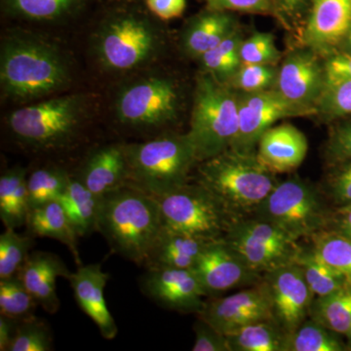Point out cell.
<instances>
[{"label": "cell", "mask_w": 351, "mask_h": 351, "mask_svg": "<svg viewBox=\"0 0 351 351\" xmlns=\"http://www.w3.org/2000/svg\"><path fill=\"white\" fill-rule=\"evenodd\" d=\"M71 66L63 51L40 36L13 32L0 47L2 95L17 103L40 100L71 82Z\"/></svg>", "instance_id": "6da1fadb"}, {"label": "cell", "mask_w": 351, "mask_h": 351, "mask_svg": "<svg viewBox=\"0 0 351 351\" xmlns=\"http://www.w3.org/2000/svg\"><path fill=\"white\" fill-rule=\"evenodd\" d=\"M163 228L158 202L145 191L124 186L101 197L97 230L131 262L147 265Z\"/></svg>", "instance_id": "7a4b0ae2"}, {"label": "cell", "mask_w": 351, "mask_h": 351, "mask_svg": "<svg viewBox=\"0 0 351 351\" xmlns=\"http://www.w3.org/2000/svg\"><path fill=\"white\" fill-rule=\"evenodd\" d=\"M197 182L240 217L255 213L277 184L274 173L255 154L228 149L198 163Z\"/></svg>", "instance_id": "3957f363"}, {"label": "cell", "mask_w": 351, "mask_h": 351, "mask_svg": "<svg viewBox=\"0 0 351 351\" xmlns=\"http://www.w3.org/2000/svg\"><path fill=\"white\" fill-rule=\"evenodd\" d=\"M88 101L82 94L52 97L23 106L7 119L11 135L34 152H57L75 142L86 119Z\"/></svg>", "instance_id": "277c9868"}, {"label": "cell", "mask_w": 351, "mask_h": 351, "mask_svg": "<svg viewBox=\"0 0 351 351\" xmlns=\"http://www.w3.org/2000/svg\"><path fill=\"white\" fill-rule=\"evenodd\" d=\"M127 184L152 196L162 195L188 182L198 164L188 134H165L144 143L124 145Z\"/></svg>", "instance_id": "5b68a950"}, {"label": "cell", "mask_w": 351, "mask_h": 351, "mask_svg": "<svg viewBox=\"0 0 351 351\" xmlns=\"http://www.w3.org/2000/svg\"><path fill=\"white\" fill-rule=\"evenodd\" d=\"M239 92L207 71L195 80L188 136L198 163L230 149L239 125Z\"/></svg>", "instance_id": "8992f818"}, {"label": "cell", "mask_w": 351, "mask_h": 351, "mask_svg": "<svg viewBox=\"0 0 351 351\" xmlns=\"http://www.w3.org/2000/svg\"><path fill=\"white\" fill-rule=\"evenodd\" d=\"M160 29L144 14L119 11L101 22L94 39L99 63L112 73H129L144 68L160 55Z\"/></svg>", "instance_id": "52a82bcc"}, {"label": "cell", "mask_w": 351, "mask_h": 351, "mask_svg": "<svg viewBox=\"0 0 351 351\" xmlns=\"http://www.w3.org/2000/svg\"><path fill=\"white\" fill-rule=\"evenodd\" d=\"M154 197L160 208L164 228L208 241L223 240L242 218L198 182H186Z\"/></svg>", "instance_id": "ba28073f"}, {"label": "cell", "mask_w": 351, "mask_h": 351, "mask_svg": "<svg viewBox=\"0 0 351 351\" xmlns=\"http://www.w3.org/2000/svg\"><path fill=\"white\" fill-rule=\"evenodd\" d=\"M255 213L295 240L311 239L330 223L317 189L298 177L277 182Z\"/></svg>", "instance_id": "9c48e42d"}, {"label": "cell", "mask_w": 351, "mask_h": 351, "mask_svg": "<svg viewBox=\"0 0 351 351\" xmlns=\"http://www.w3.org/2000/svg\"><path fill=\"white\" fill-rule=\"evenodd\" d=\"M181 94L172 78L147 75L126 83L115 99V114L120 123L135 128H157L175 121L179 115Z\"/></svg>", "instance_id": "30bf717a"}, {"label": "cell", "mask_w": 351, "mask_h": 351, "mask_svg": "<svg viewBox=\"0 0 351 351\" xmlns=\"http://www.w3.org/2000/svg\"><path fill=\"white\" fill-rule=\"evenodd\" d=\"M223 240L260 276L294 263L302 250L282 228L258 217L239 219Z\"/></svg>", "instance_id": "8fae6325"}, {"label": "cell", "mask_w": 351, "mask_h": 351, "mask_svg": "<svg viewBox=\"0 0 351 351\" xmlns=\"http://www.w3.org/2000/svg\"><path fill=\"white\" fill-rule=\"evenodd\" d=\"M239 132L230 149L243 154L257 152L260 138L279 120L311 117L286 101L274 88L252 93L239 92Z\"/></svg>", "instance_id": "7c38bea8"}, {"label": "cell", "mask_w": 351, "mask_h": 351, "mask_svg": "<svg viewBox=\"0 0 351 351\" xmlns=\"http://www.w3.org/2000/svg\"><path fill=\"white\" fill-rule=\"evenodd\" d=\"M326 83L324 60L315 51L302 46L284 58L278 68L274 89L311 117L317 115L318 101Z\"/></svg>", "instance_id": "4fadbf2b"}, {"label": "cell", "mask_w": 351, "mask_h": 351, "mask_svg": "<svg viewBox=\"0 0 351 351\" xmlns=\"http://www.w3.org/2000/svg\"><path fill=\"white\" fill-rule=\"evenodd\" d=\"M223 335L263 320H274L269 286L265 279L235 294L206 302L199 314Z\"/></svg>", "instance_id": "5bb4252c"}, {"label": "cell", "mask_w": 351, "mask_h": 351, "mask_svg": "<svg viewBox=\"0 0 351 351\" xmlns=\"http://www.w3.org/2000/svg\"><path fill=\"white\" fill-rule=\"evenodd\" d=\"M263 279L269 286L274 322L290 334L308 318L315 295L295 263L272 270Z\"/></svg>", "instance_id": "9a60e30c"}, {"label": "cell", "mask_w": 351, "mask_h": 351, "mask_svg": "<svg viewBox=\"0 0 351 351\" xmlns=\"http://www.w3.org/2000/svg\"><path fill=\"white\" fill-rule=\"evenodd\" d=\"M141 287L158 306L180 313L199 314L206 304V292L193 269L147 267Z\"/></svg>", "instance_id": "2e32d148"}, {"label": "cell", "mask_w": 351, "mask_h": 351, "mask_svg": "<svg viewBox=\"0 0 351 351\" xmlns=\"http://www.w3.org/2000/svg\"><path fill=\"white\" fill-rule=\"evenodd\" d=\"M207 295L260 282V274L249 269L225 240L212 241L201 252L193 267Z\"/></svg>", "instance_id": "e0dca14e"}, {"label": "cell", "mask_w": 351, "mask_h": 351, "mask_svg": "<svg viewBox=\"0 0 351 351\" xmlns=\"http://www.w3.org/2000/svg\"><path fill=\"white\" fill-rule=\"evenodd\" d=\"M351 29V0H313L302 45L324 57L338 50Z\"/></svg>", "instance_id": "ac0fdd59"}, {"label": "cell", "mask_w": 351, "mask_h": 351, "mask_svg": "<svg viewBox=\"0 0 351 351\" xmlns=\"http://www.w3.org/2000/svg\"><path fill=\"white\" fill-rule=\"evenodd\" d=\"M108 277V274L101 269V263H92L80 265L75 272H71L69 281L83 313L93 320L104 338L113 339L119 332V328L105 299Z\"/></svg>", "instance_id": "d6986e66"}, {"label": "cell", "mask_w": 351, "mask_h": 351, "mask_svg": "<svg viewBox=\"0 0 351 351\" xmlns=\"http://www.w3.org/2000/svg\"><path fill=\"white\" fill-rule=\"evenodd\" d=\"M308 151L306 137L290 123L272 126L258 141L257 156L274 174L297 169Z\"/></svg>", "instance_id": "ffe728a7"}, {"label": "cell", "mask_w": 351, "mask_h": 351, "mask_svg": "<svg viewBox=\"0 0 351 351\" xmlns=\"http://www.w3.org/2000/svg\"><path fill=\"white\" fill-rule=\"evenodd\" d=\"M71 274L66 265L57 255L36 251L29 254L17 276L36 298L39 306L48 313H55L60 308L57 278L64 277L69 279Z\"/></svg>", "instance_id": "44dd1931"}, {"label": "cell", "mask_w": 351, "mask_h": 351, "mask_svg": "<svg viewBox=\"0 0 351 351\" xmlns=\"http://www.w3.org/2000/svg\"><path fill=\"white\" fill-rule=\"evenodd\" d=\"M77 178L98 197L126 186L124 145H108L95 149L87 157Z\"/></svg>", "instance_id": "7402d4cb"}, {"label": "cell", "mask_w": 351, "mask_h": 351, "mask_svg": "<svg viewBox=\"0 0 351 351\" xmlns=\"http://www.w3.org/2000/svg\"><path fill=\"white\" fill-rule=\"evenodd\" d=\"M239 29L237 19L226 11L207 8L184 25L181 36L182 49L193 59H199Z\"/></svg>", "instance_id": "603a6c76"}, {"label": "cell", "mask_w": 351, "mask_h": 351, "mask_svg": "<svg viewBox=\"0 0 351 351\" xmlns=\"http://www.w3.org/2000/svg\"><path fill=\"white\" fill-rule=\"evenodd\" d=\"M210 242L163 228L145 267L193 269L201 252Z\"/></svg>", "instance_id": "cb8c5ba5"}, {"label": "cell", "mask_w": 351, "mask_h": 351, "mask_svg": "<svg viewBox=\"0 0 351 351\" xmlns=\"http://www.w3.org/2000/svg\"><path fill=\"white\" fill-rule=\"evenodd\" d=\"M29 234L49 237L61 242L69 249L78 265H82L77 249L78 235L59 200L34 208L25 221Z\"/></svg>", "instance_id": "d4e9b609"}, {"label": "cell", "mask_w": 351, "mask_h": 351, "mask_svg": "<svg viewBox=\"0 0 351 351\" xmlns=\"http://www.w3.org/2000/svg\"><path fill=\"white\" fill-rule=\"evenodd\" d=\"M100 200L101 197L94 195L77 177H69L59 201L78 237H86L97 230Z\"/></svg>", "instance_id": "484cf974"}, {"label": "cell", "mask_w": 351, "mask_h": 351, "mask_svg": "<svg viewBox=\"0 0 351 351\" xmlns=\"http://www.w3.org/2000/svg\"><path fill=\"white\" fill-rule=\"evenodd\" d=\"M27 171L15 167L0 177V219L5 228L25 225L29 212Z\"/></svg>", "instance_id": "4316f807"}, {"label": "cell", "mask_w": 351, "mask_h": 351, "mask_svg": "<svg viewBox=\"0 0 351 351\" xmlns=\"http://www.w3.org/2000/svg\"><path fill=\"white\" fill-rule=\"evenodd\" d=\"M87 0H1L7 15L32 22H57L82 10Z\"/></svg>", "instance_id": "83f0119b"}, {"label": "cell", "mask_w": 351, "mask_h": 351, "mask_svg": "<svg viewBox=\"0 0 351 351\" xmlns=\"http://www.w3.org/2000/svg\"><path fill=\"white\" fill-rule=\"evenodd\" d=\"M309 317L339 335L351 327V285L346 284L330 294L314 298Z\"/></svg>", "instance_id": "f1b7e54d"}, {"label": "cell", "mask_w": 351, "mask_h": 351, "mask_svg": "<svg viewBox=\"0 0 351 351\" xmlns=\"http://www.w3.org/2000/svg\"><path fill=\"white\" fill-rule=\"evenodd\" d=\"M286 335L274 320H263L226 336L232 351H285Z\"/></svg>", "instance_id": "f546056e"}, {"label": "cell", "mask_w": 351, "mask_h": 351, "mask_svg": "<svg viewBox=\"0 0 351 351\" xmlns=\"http://www.w3.org/2000/svg\"><path fill=\"white\" fill-rule=\"evenodd\" d=\"M244 38L239 29L199 58L201 71L228 82L241 66L240 48Z\"/></svg>", "instance_id": "4dcf8cb0"}, {"label": "cell", "mask_w": 351, "mask_h": 351, "mask_svg": "<svg viewBox=\"0 0 351 351\" xmlns=\"http://www.w3.org/2000/svg\"><path fill=\"white\" fill-rule=\"evenodd\" d=\"M339 334L327 329L311 317L295 331L286 335L285 351H343L348 346Z\"/></svg>", "instance_id": "1f68e13d"}, {"label": "cell", "mask_w": 351, "mask_h": 351, "mask_svg": "<svg viewBox=\"0 0 351 351\" xmlns=\"http://www.w3.org/2000/svg\"><path fill=\"white\" fill-rule=\"evenodd\" d=\"M295 263L301 267L304 278L315 297L330 294L348 284L338 270L318 257L311 248L307 250L302 248Z\"/></svg>", "instance_id": "d6a6232c"}, {"label": "cell", "mask_w": 351, "mask_h": 351, "mask_svg": "<svg viewBox=\"0 0 351 351\" xmlns=\"http://www.w3.org/2000/svg\"><path fill=\"white\" fill-rule=\"evenodd\" d=\"M311 239L314 253L338 270L351 285V239L332 230H323Z\"/></svg>", "instance_id": "836d02e7"}, {"label": "cell", "mask_w": 351, "mask_h": 351, "mask_svg": "<svg viewBox=\"0 0 351 351\" xmlns=\"http://www.w3.org/2000/svg\"><path fill=\"white\" fill-rule=\"evenodd\" d=\"M71 175L57 167H43L27 176L29 211L34 208L59 200Z\"/></svg>", "instance_id": "e575fe53"}, {"label": "cell", "mask_w": 351, "mask_h": 351, "mask_svg": "<svg viewBox=\"0 0 351 351\" xmlns=\"http://www.w3.org/2000/svg\"><path fill=\"white\" fill-rule=\"evenodd\" d=\"M38 302L18 276L0 279V314L14 320L34 316Z\"/></svg>", "instance_id": "d590c367"}, {"label": "cell", "mask_w": 351, "mask_h": 351, "mask_svg": "<svg viewBox=\"0 0 351 351\" xmlns=\"http://www.w3.org/2000/svg\"><path fill=\"white\" fill-rule=\"evenodd\" d=\"M31 234H20L14 228H5L0 235V279L17 276L34 245Z\"/></svg>", "instance_id": "8d00e7d4"}, {"label": "cell", "mask_w": 351, "mask_h": 351, "mask_svg": "<svg viewBox=\"0 0 351 351\" xmlns=\"http://www.w3.org/2000/svg\"><path fill=\"white\" fill-rule=\"evenodd\" d=\"M317 115L326 120L343 119L351 115V80L327 78L318 101Z\"/></svg>", "instance_id": "74e56055"}, {"label": "cell", "mask_w": 351, "mask_h": 351, "mask_svg": "<svg viewBox=\"0 0 351 351\" xmlns=\"http://www.w3.org/2000/svg\"><path fill=\"white\" fill-rule=\"evenodd\" d=\"M53 337L49 326L36 316L18 321L8 351H50Z\"/></svg>", "instance_id": "f35d334b"}, {"label": "cell", "mask_w": 351, "mask_h": 351, "mask_svg": "<svg viewBox=\"0 0 351 351\" xmlns=\"http://www.w3.org/2000/svg\"><path fill=\"white\" fill-rule=\"evenodd\" d=\"M277 75L278 69L274 64H242L226 83L244 93L265 91L276 87Z\"/></svg>", "instance_id": "ab89813d"}, {"label": "cell", "mask_w": 351, "mask_h": 351, "mask_svg": "<svg viewBox=\"0 0 351 351\" xmlns=\"http://www.w3.org/2000/svg\"><path fill=\"white\" fill-rule=\"evenodd\" d=\"M242 64H274L282 59L274 34L270 32H255L244 39L240 48Z\"/></svg>", "instance_id": "60d3db41"}, {"label": "cell", "mask_w": 351, "mask_h": 351, "mask_svg": "<svg viewBox=\"0 0 351 351\" xmlns=\"http://www.w3.org/2000/svg\"><path fill=\"white\" fill-rule=\"evenodd\" d=\"M346 119L332 127L325 145V159L331 166L351 159V115Z\"/></svg>", "instance_id": "b9f144b4"}, {"label": "cell", "mask_w": 351, "mask_h": 351, "mask_svg": "<svg viewBox=\"0 0 351 351\" xmlns=\"http://www.w3.org/2000/svg\"><path fill=\"white\" fill-rule=\"evenodd\" d=\"M332 168L327 178L328 195L339 208L351 204V159Z\"/></svg>", "instance_id": "7bdbcfd3"}, {"label": "cell", "mask_w": 351, "mask_h": 351, "mask_svg": "<svg viewBox=\"0 0 351 351\" xmlns=\"http://www.w3.org/2000/svg\"><path fill=\"white\" fill-rule=\"evenodd\" d=\"M207 8L226 12H242L277 18L276 0H202Z\"/></svg>", "instance_id": "ee69618b"}, {"label": "cell", "mask_w": 351, "mask_h": 351, "mask_svg": "<svg viewBox=\"0 0 351 351\" xmlns=\"http://www.w3.org/2000/svg\"><path fill=\"white\" fill-rule=\"evenodd\" d=\"M311 4L313 0H276L277 19L286 29H299L302 34Z\"/></svg>", "instance_id": "f6af8a7d"}, {"label": "cell", "mask_w": 351, "mask_h": 351, "mask_svg": "<svg viewBox=\"0 0 351 351\" xmlns=\"http://www.w3.org/2000/svg\"><path fill=\"white\" fill-rule=\"evenodd\" d=\"M193 351H232L226 335L199 317L195 325Z\"/></svg>", "instance_id": "bcb514c9"}, {"label": "cell", "mask_w": 351, "mask_h": 351, "mask_svg": "<svg viewBox=\"0 0 351 351\" xmlns=\"http://www.w3.org/2000/svg\"><path fill=\"white\" fill-rule=\"evenodd\" d=\"M323 60L327 78L351 80V55L337 50L323 57Z\"/></svg>", "instance_id": "7dc6e473"}, {"label": "cell", "mask_w": 351, "mask_h": 351, "mask_svg": "<svg viewBox=\"0 0 351 351\" xmlns=\"http://www.w3.org/2000/svg\"><path fill=\"white\" fill-rule=\"evenodd\" d=\"M152 15L162 21L181 17L186 10V0H145Z\"/></svg>", "instance_id": "c3c4849f"}, {"label": "cell", "mask_w": 351, "mask_h": 351, "mask_svg": "<svg viewBox=\"0 0 351 351\" xmlns=\"http://www.w3.org/2000/svg\"><path fill=\"white\" fill-rule=\"evenodd\" d=\"M17 324L18 320L11 319L3 315L0 316V350L8 351Z\"/></svg>", "instance_id": "681fc988"}, {"label": "cell", "mask_w": 351, "mask_h": 351, "mask_svg": "<svg viewBox=\"0 0 351 351\" xmlns=\"http://www.w3.org/2000/svg\"><path fill=\"white\" fill-rule=\"evenodd\" d=\"M334 223L332 230L351 239V208H338Z\"/></svg>", "instance_id": "f907efd6"}, {"label": "cell", "mask_w": 351, "mask_h": 351, "mask_svg": "<svg viewBox=\"0 0 351 351\" xmlns=\"http://www.w3.org/2000/svg\"><path fill=\"white\" fill-rule=\"evenodd\" d=\"M338 51H341V52L351 55V29L350 32L346 34L343 43H341V45L339 46Z\"/></svg>", "instance_id": "816d5d0a"}, {"label": "cell", "mask_w": 351, "mask_h": 351, "mask_svg": "<svg viewBox=\"0 0 351 351\" xmlns=\"http://www.w3.org/2000/svg\"><path fill=\"white\" fill-rule=\"evenodd\" d=\"M343 207H345V208H351V204H350V205H346V206H343ZM339 208H341V207H339Z\"/></svg>", "instance_id": "f5cc1de1"}, {"label": "cell", "mask_w": 351, "mask_h": 351, "mask_svg": "<svg viewBox=\"0 0 351 351\" xmlns=\"http://www.w3.org/2000/svg\"><path fill=\"white\" fill-rule=\"evenodd\" d=\"M125 1H131V0H125Z\"/></svg>", "instance_id": "db71d44e"}, {"label": "cell", "mask_w": 351, "mask_h": 351, "mask_svg": "<svg viewBox=\"0 0 351 351\" xmlns=\"http://www.w3.org/2000/svg\"><path fill=\"white\" fill-rule=\"evenodd\" d=\"M350 334L351 335V327H350Z\"/></svg>", "instance_id": "11a10c76"}]
</instances>
